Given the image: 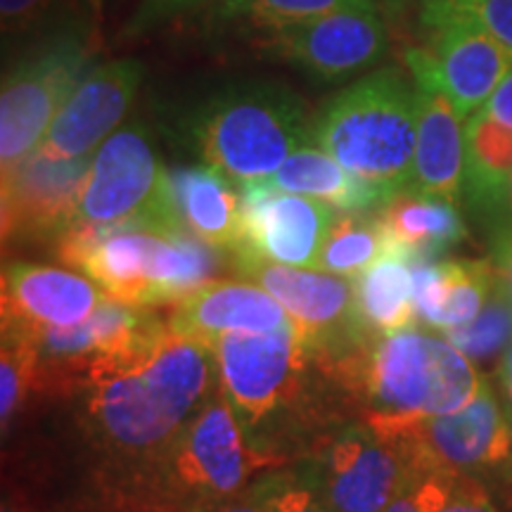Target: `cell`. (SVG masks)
<instances>
[{
  "mask_svg": "<svg viewBox=\"0 0 512 512\" xmlns=\"http://www.w3.org/2000/svg\"><path fill=\"white\" fill-rule=\"evenodd\" d=\"M219 389L209 344L169 328L117 370L88 377L64 396L76 399L88 444L133 489Z\"/></svg>",
  "mask_w": 512,
  "mask_h": 512,
  "instance_id": "obj_1",
  "label": "cell"
},
{
  "mask_svg": "<svg viewBox=\"0 0 512 512\" xmlns=\"http://www.w3.org/2000/svg\"><path fill=\"white\" fill-rule=\"evenodd\" d=\"M318 363L337 384L351 415L384 437L418 420L460 411L484 384L463 351L415 325L375 335L337 361Z\"/></svg>",
  "mask_w": 512,
  "mask_h": 512,
  "instance_id": "obj_2",
  "label": "cell"
},
{
  "mask_svg": "<svg viewBox=\"0 0 512 512\" xmlns=\"http://www.w3.org/2000/svg\"><path fill=\"white\" fill-rule=\"evenodd\" d=\"M55 252L98 283L107 297L145 309L178 304L211 283V275L226 264L221 249L188 230L69 228Z\"/></svg>",
  "mask_w": 512,
  "mask_h": 512,
  "instance_id": "obj_3",
  "label": "cell"
},
{
  "mask_svg": "<svg viewBox=\"0 0 512 512\" xmlns=\"http://www.w3.org/2000/svg\"><path fill=\"white\" fill-rule=\"evenodd\" d=\"M415 140V83L396 67L351 83L313 121V143L373 185L384 204L411 192Z\"/></svg>",
  "mask_w": 512,
  "mask_h": 512,
  "instance_id": "obj_4",
  "label": "cell"
},
{
  "mask_svg": "<svg viewBox=\"0 0 512 512\" xmlns=\"http://www.w3.org/2000/svg\"><path fill=\"white\" fill-rule=\"evenodd\" d=\"M271 467L219 389L138 479L133 494L155 512H214L245 496Z\"/></svg>",
  "mask_w": 512,
  "mask_h": 512,
  "instance_id": "obj_5",
  "label": "cell"
},
{
  "mask_svg": "<svg viewBox=\"0 0 512 512\" xmlns=\"http://www.w3.org/2000/svg\"><path fill=\"white\" fill-rule=\"evenodd\" d=\"M204 162L240 188L266 181L313 143V121L297 95L275 83H242L209 98L190 126Z\"/></svg>",
  "mask_w": 512,
  "mask_h": 512,
  "instance_id": "obj_6",
  "label": "cell"
},
{
  "mask_svg": "<svg viewBox=\"0 0 512 512\" xmlns=\"http://www.w3.org/2000/svg\"><path fill=\"white\" fill-rule=\"evenodd\" d=\"M3 74L0 91V169L24 162L86 76L100 50L93 12L69 19L24 43Z\"/></svg>",
  "mask_w": 512,
  "mask_h": 512,
  "instance_id": "obj_7",
  "label": "cell"
},
{
  "mask_svg": "<svg viewBox=\"0 0 512 512\" xmlns=\"http://www.w3.org/2000/svg\"><path fill=\"white\" fill-rule=\"evenodd\" d=\"M72 228L185 230L171 195V176L143 126L119 128L95 150Z\"/></svg>",
  "mask_w": 512,
  "mask_h": 512,
  "instance_id": "obj_8",
  "label": "cell"
},
{
  "mask_svg": "<svg viewBox=\"0 0 512 512\" xmlns=\"http://www.w3.org/2000/svg\"><path fill=\"white\" fill-rule=\"evenodd\" d=\"M230 268L278 299L318 361H337L375 337L361 316L356 280L273 264L252 254H233Z\"/></svg>",
  "mask_w": 512,
  "mask_h": 512,
  "instance_id": "obj_9",
  "label": "cell"
},
{
  "mask_svg": "<svg viewBox=\"0 0 512 512\" xmlns=\"http://www.w3.org/2000/svg\"><path fill=\"white\" fill-rule=\"evenodd\" d=\"M392 439L403 446L411 467L475 477L486 489L512 472V413L486 380L465 408L413 422Z\"/></svg>",
  "mask_w": 512,
  "mask_h": 512,
  "instance_id": "obj_10",
  "label": "cell"
},
{
  "mask_svg": "<svg viewBox=\"0 0 512 512\" xmlns=\"http://www.w3.org/2000/svg\"><path fill=\"white\" fill-rule=\"evenodd\" d=\"M297 467L332 512H387L411 475L399 441L363 420L328 434Z\"/></svg>",
  "mask_w": 512,
  "mask_h": 512,
  "instance_id": "obj_11",
  "label": "cell"
},
{
  "mask_svg": "<svg viewBox=\"0 0 512 512\" xmlns=\"http://www.w3.org/2000/svg\"><path fill=\"white\" fill-rule=\"evenodd\" d=\"M93 157L53 159L41 150L3 174V245H57L76 223Z\"/></svg>",
  "mask_w": 512,
  "mask_h": 512,
  "instance_id": "obj_12",
  "label": "cell"
},
{
  "mask_svg": "<svg viewBox=\"0 0 512 512\" xmlns=\"http://www.w3.org/2000/svg\"><path fill=\"white\" fill-rule=\"evenodd\" d=\"M422 27L430 38L422 48L406 50L408 72L437 83L460 117H475L512 72V55L486 31L460 19H439Z\"/></svg>",
  "mask_w": 512,
  "mask_h": 512,
  "instance_id": "obj_13",
  "label": "cell"
},
{
  "mask_svg": "<svg viewBox=\"0 0 512 512\" xmlns=\"http://www.w3.org/2000/svg\"><path fill=\"white\" fill-rule=\"evenodd\" d=\"M387 48L389 34L380 8L330 12L309 22L268 31L261 41L264 53L323 83L366 72L387 55Z\"/></svg>",
  "mask_w": 512,
  "mask_h": 512,
  "instance_id": "obj_14",
  "label": "cell"
},
{
  "mask_svg": "<svg viewBox=\"0 0 512 512\" xmlns=\"http://www.w3.org/2000/svg\"><path fill=\"white\" fill-rule=\"evenodd\" d=\"M240 190L242 240L233 254H252L292 268H316L320 249L337 221L335 207L261 185Z\"/></svg>",
  "mask_w": 512,
  "mask_h": 512,
  "instance_id": "obj_15",
  "label": "cell"
},
{
  "mask_svg": "<svg viewBox=\"0 0 512 512\" xmlns=\"http://www.w3.org/2000/svg\"><path fill=\"white\" fill-rule=\"evenodd\" d=\"M143 74V62L133 57L93 67L57 112L36 150L53 159L93 157L131 112Z\"/></svg>",
  "mask_w": 512,
  "mask_h": 512,
  "instance_id": "obj_16",
  "label": "cell"
},
{
  "mask_svg": "<svg viewBox=\"0 0 512 512\" xmlns=\"http://www.w3.org/2000/svg\"><path fill=\"white\" fill-rule=\"evenodd\" d=\"M105 299V290L86 275L12 261L5 264L0 285L3 332L29 337L46 328L79 325L91 318Z\"/></svg>",
  "mask_w": 512,
  "mask_h": 512,
  "instance_id": "obj_17",
  "label": "cell"
},
{
  "mask_svg": "<svg viewBox=\"0 0 512 512\" xmlns=\"http://www.w3.org/2000/svg\"><path fill=\"white\" fill-rule=\"evenodd\" d=\"M411 76L418 105L411 192L458 207L465 181V119L437 83L420 74Z\"/></svg>",
  "mask_w": 512,
  "mask_h": 512,
  "instance_id": "obj_18",
  "label": "cell"
},
{
  "mask_svg": "<svg viewBox=\"0 0 512 512\" xmlns=\"http://www.w3.org/2000/svg\"><path fill=\"white\" fill-rule=\"evenodd\" d=\"M169 328L178 335L214 342L226 332H275L294 320L264 287L249 280H211L174 304Z\"/></svg>",
  "mask_w": 512,
  "mask_h": 512,
  "instance_id": "obj_19",
  "label": "cell"
},
{
  "mask_svg": "<svg viewBox=\"0 0 512 512\" xmlns=\"http://www.w3.org/2000/svg\"><path fill=\"white\" fill-rule=\"evenodd\" d=\"M512 188V128L489 112H477L465 126L463 200L494 242L505 230Z\"/></svg>",
  "mask_w": 512,
  "mask_h": 512,
  "instance_id": "obj_20",
  "label": "cell"
},
{
  "mask_svg": "<svg viewBox=\"0 0 512 512\" xmlns=\"http://www.w3.org/2000/svg\"><path fill=\"white\" fill-rule=\"evenodd\" d=\"M411 268L418 320L441 332L472 323L498 283L491 259L411 261Z\"/></svg>",
  "mask_w": 512,
  "mask_h": 512,
  "instance_id": "obj_21",
  "label": "cell"
},
{
  "mask_svg": "<svg viewBox=\"0 0 512 512\" xmlns=\"http://www.w3.org/2000/svg\"><path fill=\"white\" fill-rule=\"evenodd\" d=\"M169 176L181 226L209 247L233 254L242 240L238 183L211 164L181 166Z\"/></svg>",
  "mask_w": 512,
  "mask_h": 512,
  "instance_id": "obj_22",
  "label": "cell"
},
{
  "mask_svg": "<svg viewBox=\"0 0 512 512\" xmlns=\"http://www.w3.org/2000/svg\"><path fill=\"white\" fill-rule=\"evenodd\" d=\"M252 185L313 197L344 214H370L384 207L382 195L373 185L344 169L316 143L297 150L273 176Z\"/></svg>",
  "mask_w": 512,
  "mask_h": 512,
  "instance_id": "obj_23",
  "label": "cell"
},
{
  "mask_svg": "<svg viewBox=\"0 0 512 512\" xmlns=\"http://www.w3.org/2000/svg\"><path fill=\"white\" fill-rule=\"evenodd\" d=\"M394 254L432 261L465 240L467 228L456 204L403 192L377 211Z\"/></svg>",
  "mask_w": 512,
  "mask_h": 512,
  "instance_id": "obj_24",
  "label": "cell"
},
{
  "mask_svg": "<svg viewBox=\"0 0 512 512\" xmlns=\"http://www.w3.org/2000/svg\"><path fill=\"white\" fill-rule=\"evenodd\" d=\"M358 306L373 335H394L413 328L418 313L413 302L411 261L389 254L358 275Z\"/></svg>",
  "mask_w": 512,
  "mask_h": 512,
  "instance_id": "obj_25",
  "label": "cell"
},
{
  "mask_svg": "<svg viewBox=\"0 0 512 512\" xmlns=\"http://www.w3.org/2000/svg\"><path fill=\"white\" fill-rule=\"evenodd\" d=\"M389 254H394V249L380 216L344 214L332 223L328 240L320 249L316 271L356 278Z\"/></svg>",
  "mask_w": 512,
  "mask_h": 512,
  "instance_id": "obj_26",
  "label": "cell"
},
{
  "mask_svg": "<svg viewBox=\"0 0 512 512\" xmlns=\"http://www.w3.org/2000/svg\"><path fill=\"white\" fill-rule=\"evenodd\" d=\"M377 0H216L211 15L226 27L264 29L292 27L339 10H373Z\"/></svg>",
  "mask_w": 512,
  "mask_h": 512,
  "instance_id": "obj_27",
  "label": "cell"
},
{
  "mask_svg": "<svg viewBox=\"0 0 512 512\" xmlns=\"http://www.w3.org/2000/svg\"><path fill=\"white\" fill-rule=\"evenodd\" d=\"M444 337L479 366L503 361L505 351L512 347V304L503 287L496 283L479 316L463 328L446 330Z\"/></svg>",
  "mask_w": 512,
  "mask_h": 512,
  "instance_id": "obj_28",
  "label": "cell"
},
{
  "mask_svg": "<svg viewBox=\"0 0 512 512\" xmlns=\"http://www.w3.org/2000/svg\"><path fill=\"white\" fill-rule=\"evenodd\" d=\"M411 479L425 512H501V505L475 477L411 467Z\"/></svg>",
  "mask_w": 512,
  "mask_h": 512,
  "instance_id": "obj_29",
  "label": "cell"
},
{
  "mask_svg": "<svg viewBox=\"0 0 512 512\" xmlns=\"http://www.w3.org/2000/svg\"><path fill=\"white\" fill-rule=\"evenodd\" d=\"M83 12H91V0H0L5 48L34 41Z\"/></svg>",
  "mask_w": 512,
  "mask_h": 512,
  "instance_id": "obj_30",
  "label": "cell"
},
{
  "mask_svg": "<svg viewBox=\"0 0 512 512\" xmlns=\"http://www.w3.org/2000/svg\"><path fill=\"white\" fill-rule=\"evenodd\" d=\"M439 19L475 24L512 55V0H420V22Z\"/></svg>",
  "mask_w": 512,
  "mask_h": 512,
  "instance_id": "obj_31",
  "label": "cell"
},
{
  "mask_svg": "<svg viewBox=\"0 0 512 512\" xmlns=\"http://www.w3.org/2000/svg\"><path fill=\"white\" fill-rule=\"evenodd\" d=\"M36 354L24 339L3 335V356H0V418L3 432H8L10 420L17 408L34 389Z\"/></svg>",
  "mask_w": 512,
  "mask_h": 512,
  "instance_id": "obj_32",
  "label": "cell"
},
{
  "mask_svg": "<svg viewBox=\"0 0 512 512\" xmlns=\"http://www.w3.org/2000/svg\"><path fill=\"white\" fill-rule=\"evenodd\" d=\"M266 512H332L302 477L299 467L271 470L252 486Z\"/></svg>",
  "mask_w": 512,
  "mask_h": 512,
  "instance_id": "obj_33",
  "label": "cell"
},
{
  "mask_svg": "<svg viewBox=\"0 0 512 512\" xmlns=\"http://www.w3.org/2000/svg\"><path fill=\"white\" fill-rule=\"evenodd\" d=\"M209 0H140L136 12L131 15L126 34L128 36H145L174 19L188 15L190 10L200 8Z\"/></svg>",
  "mask_w": 512,
  "mask_h": 512,
  "instance_id": "obj_34",
  "label": "cell"
},
{
  "mask_svg": "<svg viewBox=\"0 0 512 512\" xmlns=\"http://www.w3.org/2000/svg\"><path fill=\"white\" fill-rule=\"evenodd\" d=\"M491 261H494L498 285L503 287L512 304V235L491 245Z\"/></svg>",
  "mask_w": 512,
  "mask_h": 512,
  "instance_id": "obj_35",
  "label": "cell"
},
{
  "mask_svg": "<svg viewBox=\"0 0 512 512\" xmlns=\"http://www.w3.org/2000/svg\"><path fill=\"white\" fill-rule=\"evenodd\" d=\"M484 112H489L496 121L512 128V72L505 76V81L498 86V91L489 100V105L484 107Z\"/></svg>",
  "mask_w": 512,
  "mask_h": 512,
  "instance_id": "obj_36",
  "label": "cell"
},
{
  "mask_svg": "<svg viewBox=\"0 0 512 512\" xmlns=\"http://www.w3.org/2000/svg\"><path fill=\"white\" fill-rule=\"evenodd\" d=\"M387 512H425L422 510V503L418 498V491H415V484L411 475H408V482L403 484L401 494L394 498V503L389 505Z\"/></svg>",
  "mask_w": 512,
  "mask_h": 512,
  "instance_id": "obj_37",
  "label": "cell"
},
{
  "mask_svg": "<svg viewBox=\"0 0 512 512\" xmlns=\"http://www.w3.org/2000/svg\"><path fill=\"white\" fill-rule=\"evenodd\" d=\"M214 512H266V508H264V503L259 501V496L249 489L245 496H240V498H235V501L221 505V508Z\"/></svg>",
  "mask_w": 512,
  "mask_h": 512,
  "instance_id": "obj_38",
  "label": "cell"
},
{
  "mask_svg": "<svg viewBox=\"0 0 512 512\" xmlns=\"http://www.w3.org/2000/svg\"><path fill=\"white\" fill-rule=\"evenodd\" d=\"M491 496L496 498V503H501V508L505 512H512V472L505 475L501 482H496L494 486H489Z\"/></svg>",
  "mask_w": 512,
  "mask_h": 512,
  "instance_id": "obj_39",
  "label": "cell"
},
{
  "mask_svg": "<svg viewBox=\"0 0 512 512\" xmlns=\"http://www.w3.org/2000/svg\"><path fill=\"white\" fill-rule=\"evenodd\" d=\"M498 375H501V387H503L505 396H508L510 408H512V347L505 351L501 368H498Z\"/></svg>",
  "mask_w": 512,
  "mask_h": 512,
  "instance_id": "obj_40",
  "label": "cell"
},
{
  "mask_svg": "<svg viewBox=\"0 0 512 512\" xmlns=\"http://www.w3.org/2000/svg\"><path fill=\"white\" fill-rule=\"evenodd\" d=\"M508 235H512V188H510V197H508V214H505V230H503V235H498L494 242L508 238ZM494 242H491V245H494Z\"/></svg>",
  "mask_w": 512,
  "mask_h": 512,
  "instance_id": "obj_41",
  "label": "cell"
},
{
  "mask_svg": "<svg viewBox=\"0 0 512 512\" xmlns=\"http://www.w3.org/2000/svg\"><path fill=\"white\" fill-rule=\"evenodd\" d=\"M377 3H384V5H399V3H406V0H377Z\"/></svg>",
  "mask_w": 512,
  "mask_h": 512,
  "instance_id": "obj_42",
  "label": "cell"
}]
</instances>
